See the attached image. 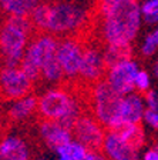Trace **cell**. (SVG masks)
<instances>
[{"label": "cell", "mask_w": 158, "mask_h": 160, "mask_svg": "<svg viewBox=\"0 0 158 160\" xmlns=\"http://www.w3.org/2000/svg\"><path fill=\"white\" fill-rule=\"evenodd\" d=\"M73 139L87 150H101L107 130L90 112H84L71 129Z\"/></svg>", "instance_id": "30bf717a"}, {"label": "cell", "mask_w": 158, "mask_h": 160, "mask_svg": "<svg viewBox=\"0 0 158 160\" xmlns=\"http://www.w3.org/2000/svg\"><path fill=\"white\" fill-rule=\"evenodd\" d=\"M142 123L154 130H158V112L147 109L144 113V117H142Z\"/></svg>", "instance_id": "d4e9b609"}, {"label": "cell", "mask_w": 158, "mask_h": 160, "mask_svg": "<svg viewBox=\"0 0 158 160\" xmlns=\"http://www.w3.org/2000/svg\"><path fill=\"white\" fill-rule=\"evenodd\" d=\"M150 90H151V76L147 70H140L135 77V92L144 96Z\"/></svg>", "instance_id": "603a6c76"}, {"label": "cell", "mask_w": 158, "mask_h": 160, "mask_svg": "<svg viewBox=\"0 0 158 160\" xmlns=\"http://www.w3.org/2000/svg\"><path fill=\"white\" fill-rule=\"evenodd\" d=\"M40 82H43V83H46V84H50L51 87L66 84L64 73H63V70H61V67H60L56 57L53 60H50V62H47V63L41 67Z\"/></svg>", "instance_id": "d6986e66"}, {"label": "cell", "mask_w": 158, "mask_h": 160, "mask_svg": "<svg viewBox=\"0 0 158 160\" xmlns=\"http://www.w3.org/2000/svg\"><path fill=\"white\" fill-rule=\"evenodd\" d=\"M101 150L108 160H137L138 157V152L130 146L118 132L113 130L105 133Z\"/></svg>", "instance_id": "4fadbf2b"}, {"label": "cell", "mask_w": 158, "mask_h": 160, "mask_svg": "<svg viewBox=\"0 0 158 160\" xmlns=\"http://www.w3.org/2000/svg\"><path fill=\"white\" fill-rule=\"evenodd\" d=\"M152 73H154V76L158 79V60H155L154 66H152Z\"/></svg>", "instance_id": "f1b7e54d"}, {"label": "cell", "mask_w": 158, "mask_h": 160, "mask_svg": "<svg viewBox=\"0 0 158 160\" xmlns=\"http://www.w3.org/2000/svg\"><path fill=\"white\" fill-rule=\"evenodd\" d=\"M36 84L24 74L20 67H0V97L4 100L23 99V97L33 94Z\"/></svg>", "instance_id": "9c48e42d"}, {"label": "cell", "mask_w": 158, "mask_h": 160, "mask_svg": "<svg viewBox=\"0 0 158 160\" xmlns=\"http://www.w3.org/2000/svg\"><path fill=\"white\" fill-rule=\"evenodd\" d=\"M0 160H3V157H2V154H0Z\"/></svg>", "instance_id": "1f68e13d"}, {"label": "cell", "mask_w": 158, "mask_h": 160, "mask_svg": "<svg viewBox=\"0 0 158 160\" xmlns=\"http://www.w3.org/2000/svg\"><path fill=\"white\" fill-rule=\"evenodd\" d=\"M59 40V37L49 33H34L33 39L30 40L19 67L34 84L40 83L41 67L56 57Z\"/></svg>", "instance_id": "8992f818"}, {"label": "cell", "mask_w": 158, "mask_h": 160, "mask_svg": "<svg viewBox=\"0 0 158 160\" xmlns=\"http://www.w3.org/2000/svg\"><path fill=\"white\" fill-rule=\"evenodd\" d=\"M142 160H158V152H155L152 149L147 150L144 156H142Z\"/></svg>", "instance_id": "83f0119b"}, {"label": "cell", "mask_w": 158, "mask_h": 160, "mask_svg": "<svg viewBox=\"0 0 158 160\" xmlns=\"http://www.w3.org/2000/svg\"><path fill=\"white\" fill-rule=\"evenodd\" d=\"M113 132H118L120 136L137 152L145 144V133L141 124H128V126L121 127L120 130H113Z\"/></svg>", "instance_id": "ffe728a7"}, {"label": "cell", "mask_w": 158, "mask_h": 160, "mask_svg": "<svg viewBox=\"0 0 158 160\" xmlns=\"http://www.w3.org/2000/svg\"><path fill=\"white\" fill-rule=\"evenodd\" d=\"M121 100L122 96L115 93L105 80H101L86 89L84 103L87 112L96 117L107 132L115 130L117 127Z\"/></svg>", "instance_id": "5b68a950"}, {"label": "cell", "mask_w": 158, "mask_h": 160, "mask_svg": "<svg viewBox=\"0 0 158 160\" xmlns=\"http://www.w3.org/2000/svg\"><path fill=\"white\" fill-rule=\"evenodd\" d=\"M39 136L51 150H56L57 147L74 140L71 130L53 120H39Z\"/></svg>", "instance_id": "5bb4252c"}, {"label": "cell", "mask_w": 158, "mask_h": 160, "mask_svg": "<svg viewBox=\"0 0 158 160\" xmlns=\"http://www.w3.org/2000/svg\"><path fill=\"white\" fill-rule=\"evenodd\" d=\"M140 72V66L134 59L125 60L107 69L104 80L120 96H127L135 92V77Z\"/></svg>", "instance_id": "8fae6325"}, {"label": "cell", "mask_w": 158, "mask_h": 160, "mask_svg": "<svg viewBox=\"0 0 158 160\" xmlns=\"http://www.w3.org/2000/svg\"><path fill=\"white\" fill-rule=\"evenodd\" d=\"M144 102L148 110L158 112V93L155 90H150V92H147L144 94Z\"/></svg>", "instance_id": "484cf974"}, {"label": "cell", "mask_w": 158, "mask_h": 160, "mask_svg": "<svg viewBox=\"0 0 158 160\" xmlns=\"http://www.w3.org/2000/svg\"><path fill=\"white\" fill-rule=\"evenodd\" d=\"M3 116H2V114H0V130H2V127H3Z\"/></svg>", "instance_id": "4dcf8cb0"}, {"label": "cell", "mask_w": 158, "mask_h": 160, "mask_svg": "<svg viewBox=\"0 0 158 160\" xmlns=\"http://www.w3.org/2000/svg\"><path fill=\"white\" fill-rule=\"evenodd\" d=\"M158 50V40L154 37V34L148 33L147 36L144 37L141 44V54L144 57H151L155 54V52Z\"/></svg>", "instance_id": "cb8c5ba5"}, {"label": "cell", "mask_w": 158, "mask_h": 160, "mask_svg": "<svg viewBox=\"0 0 158 160\" xmlns=\"http://www.w3.org/2000/svg\"><path fill=\"white\" fill-rule=\"evenodd\" d=\"M37 160H44V159H37Z\"/></svg>", "instance_id": "d6a6232c"}, {"label": "cell", "mask_w": 158, "mask_h": 160, "mask_svg": "<svg viewBox=\"0 0 158 160\" xmlns=\"http://www.w3.org/2000/svg\"><path fill=\"white\" fill-rule=\"evenodd\" d=\"M103 57L104 63L108 67L132 59V46H120V44H108L103 47Z\"/></svg>", "instance_id": "ac0fdd59"}, {"label": "cell", "mask_w": 158, "mask_h": 160, "mask_svg": "<svg viewBox=\"0 0 158 160\" xmlns=\"http://www.w3.org/2000/svg\"><path fill=\"white\" fill-rule=\"evenodd\" d=\"M86 110L84 99H80L76 90H73L67 84L49 87L39 96V120L59 122L70 130Z\"/></svg>", "instance_id": "3957f363"}, {"label": "cell", "mask_w": 158, "mask_h": 160, "mask_svg": "<svg viewBox=\"0 0 158 160\" xmlns=\"http://www.w3.org/2000/svg\"><path fill=\"white\" fill-rule=\"evenodd\" d=\"M36 30L30 19L6 17L0 24V59L6 67H19Z\"/></svg>", "instance_id": "277c9868"}, {"label": "cell", "mask_w": 158, "mask_h": 160, "mask_svg": "<svg viewBox=\"0 0 158 160\" xmlns=\"http://www.w3.org/2000/svg\"><path fill=\"white\" fill-rule=\"evenodd\" d=\"M105 73H107V66H105L104 57H103V47L84 40L79 82L76 86H83L84 89H87V87L104 80Z\"/></svg>", "instance_id": "ba28073f"}, {"label": "cell", "mask_w": 158, "mask_h": 160, "mask_svg": "<svg viewBox=\"0 0 158 160\" xmlns=\"http://www.w3.org/2000/svg\"><path fill=\"white\" fill-rule=\"evenodd\" d=\"M2 2H3V0H0V3H2Z\"/></svg>", "instance_id": "836d02e7"}, {"label": "cell", "mask_w": 158, "mask_h": 160, "mask_svg": "<svg viewBox=\"0 0 158 160\" xmlns=\"http://www.w3.org/2000/svg\"><path fill=\"white\" fill-rule=\"evenodd\" d=\"M84 160H108L103 153V150H87Z\"/></svg>", "instance_id": "4316f807"}, {"label": "cell", "mask_w": 158, "mask_h": 160, "mask_svg": "<svg viewBox=\"0 0 158 160\" xmlns=\"http://www.w3.org/2000/svg\"><path fill=\"white\" fill-rule=\"evenodd\" d=\"M30 22L36 33H49L59 39L81 37L91 24V13L74 2H40L30 16Z\"/></svg>", "instance_id": "7a4b0ae2"}, {"label": "cell", "mask_w": 158, "mask_h": 160, "mask_svg": "<svg viewBox=\"0 0 158 160\" xmlns=\"http://www.w3.org/2000/svg\"><path fill=\"white\" fill-rule=\"evenodd\" d=\"M83 50H84V39L80 36L63 37L59 40L56 59L64 73L66 84L69 83L71 86H76L79 82Z\"/></svg>", "instance_id": "52a82bcc"}, {"label": "cell", "mask_w": 158, "mask_h": 160, "mask_svg": "<svg viewBox=\"0 0 158 160\" xmlns=\"http://www.w3.org/2000/svg\"><path fill=\"white\" fill-rule=\"evenodd\" d=\"M37 103H39V96L36 94H29L23 99L14 100L7 109V119L13 123L26 122L34 114H37Z\"/></svg>", "instance_id": "9a60e30c"}, {"label": "cell", "mask_w": 158, "mask_h": 160, "mask_svg": "<svg viewBox=\"0 0 158 160\" xmlns=\"http://www.w3.org/2000/svg\"><path fill=\"white\" fill-rule=\"evenodd\" d=\"M0 154L3 160H30L26 140L16 134H7L0 139Z\"/></svg>", "instance_id": "2e32d148"}, {"label": "cell", "mask_w": 158, "mask_h": 160, "mask_svg": "<svg viewBox=\"0 0 158 160\" xmlns=\"http://www.w3.org/2000/svg\"><path fill=\"white\" fill-rule=\"evenodd\" d=\"M91 23L104 46H132L142 26L140 0H97Z\"/></svg>", "instance_id": "6da1fadb"}, {"label": "cell", "mask_w": 158, "mask_h": 160, "mask_svg": "<svg viewBox=\"0 0 158 160\" xmlns=\"http://www.w3.org/2000/svg\"><path fill=\"white\" fill-rule=\"evenodd\" d=\"M145 110H147V106H145L142 94L134 92L131 94L122 96L115 130H120L121 127L128 126V124H141Z\"/></svg>", "instance_id": "7c38bea8"}, {"label": "cell", "mask_w": 158, "mask_h": 160, "mask_svg": "<svg viewBox=\"0 0 158 160\" xmlns=\"http://www.w3.org/2000/svg\"><path fill=\"white\" fill-rule=\"evenodd\" d=\"M39 3L40 0H3L0 3V10L6 14V17L30 19Z\"/></svg>", "instance_id": "e0dca14e"}, {"label": "cell", "mask_w": 158, "mask_h": 160, "mask_svg": "<svg viewBox=\"0 0 158 160\" xmlns=\"http://www.w3.org/2000/svg\"><path fill=\"white\" fill-rule=\"evenodd\" d=\"M142 23L158 26V0H142L140 2Z\"/></svg>", "instance_id": "7402d4cb"}, {"label": "cell", "mask_w": 158, "mask_h": 160, "mask_svg": "<svg viewBox=\"0 0 158 160\" xmlns=\"http://www.w3.org/2000/svg\"><path fill=\"white\" fill-rule=\"evenodd\" d=\"M54 152L57 154V160H84L87 154V149L76 140L57 147Z\"/></svg>", "instance_id": "44dd1931"}, {"label": "cell", "mask_w": 158, "mask_h": 160, "mask_svg": "<svg viewBox=\"0 0 158 160\" xmlns=\"http://www.w3.org/2000/svg\"><path fill=\"white\" fill-rule=\"evenodd\" d=\"M152 34H154V37L158 40V26H155V29L152 30Z\"/></svg>", "instance_id": "f546056e"}]
</instances>
